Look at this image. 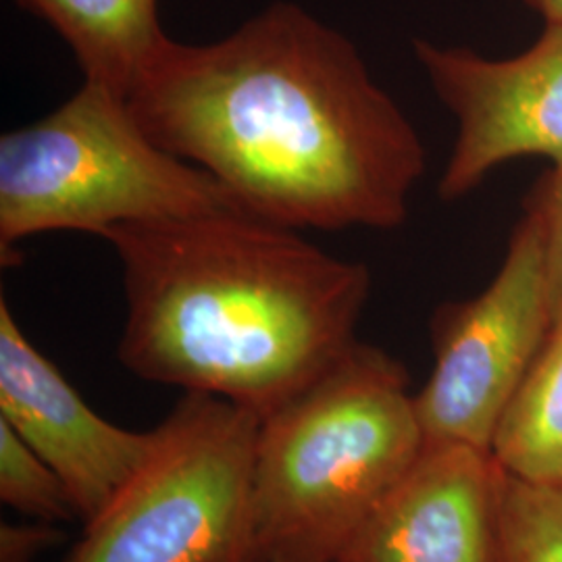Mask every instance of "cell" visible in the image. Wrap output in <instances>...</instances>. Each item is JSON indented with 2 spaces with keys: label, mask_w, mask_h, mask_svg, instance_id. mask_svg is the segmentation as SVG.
Returning a JSON list of instances; mask_svg holds the SVG:
<instances>
[{
  "label": "cell",
  "mask_w": 562,
  "mask_h": 562,
  "mask_svg": "<svg viewBox=\"0 0 562 562\" xmlns=\"http://www.w3.org/2000/svg\"><path fill=\"white\" fill-rule=\"evenodd\" d=\"M492 457L517 477L562 485V322L504 415Z\"/></svg>",
  "instance_id": "8fae6325"
},
{
  "label": "cell",
  "mask_w": 562,
  "mask_h": 562,
  "mask_svg": "<svg viewBox=\"0 0 562 562\" xmlns=\"http://www.w3.org/2000/svg\"><path fill=\"white\" fill-rule=\"evenodd\" d=\"M241 209L201 167L165 150L127 99L83 81L46 117L0 138V259L48 232L111 227Z\"/></svg>",
  "instance_id": "277c9868"
},
{
  "label": "cell",
  "mask_w": 562,
  "mask_h": 562,
  "mask_svg": "<svg viewBox=\"0 0 562 562\" xmlns=\"http://www.w3.org/2000/svg\"><path fill=\"white\" fill-rule=\"evenodd\" d=\"M71 48L83 81L125 99L171 41L159 0H18Z\"/></svg>",
  "instance_id": "30bf717a"
},
{
  "label": "cell",
  "mask_w": 562,
  "mask_h": 562,
  "mask_svg": "<svg viewBox=\"0 0 562 562\" xmlns=\"http://www.w3.org/2000/svg\"><path fill=\"white\" fill-rule=\"evenodd\" d=\"M0 422L65 483L78 519H94L155 446L148 431L102 419L23 334L0 296Z\"/></svg>",
  "instance_id": "ba28073f"
},
{
  "label": "cell",
  "mask_w": 562,
  "mask_h": 562,
  "mask_svg": "<svg viewBox=\"0 0 562 562\" xmlns=\"http://www.w3.org/2000/svg\"><path fill=\"white\" fill-rule=\"evenodd\" d=\"M501 482L492 452L425 443L336 562H498Z\"/></svg>",
  "instance_id": "9c48e42d"
},
{
  "label": "cell",
  "mask_w": 562,
  "mask_h": 562,
  "mask_svg": "<svg viewBox=\"0 0 562 562\" xmlns=\"http://www.w3.org/2000/svg\"><path fill=\"white\" fill-rule=\"evenodd\" d=\"M425 448L401 361L355 341L262 415L241 562H336Z\"/></svg>",
  "instance_id": "3957f363"
},
{
  "label": "cell",
  "mask_w": 562,
  "mask_h": 562,
  "mask_svg": "<svg viewBox=\"0 0 562 562\" xmlns=\"http://www.w3.org/2000/svg\"><path fill=\"white\" fill-rule=\"evenodd\" d=\"M436 97L457 121L438 192L459 201L501 165L540 157L562 169V25L548 23L517 57L487 59L469 48L413 42Z\"/></svg>",
  "instance_id": "52a82bcc"
},
{
  "label": "cell",
  "mask_w": 562,
  "mask_h": 562,
  "mask_svg": "<svg viewBox=\"0 0 562 562\" xmlns=\"http://www.w3.org/2000/svg\"><path fill=\"white\" fill-rule=\"evenodd\" d=\"M552 327L546 211L536 188L494 280L471 301L443 304L431 322L434 369L415 394L425 443L492 452Z\"/></svg>",
  "instance_id": "8992f818"
},
{
  "label": "cell",
  "mask_w": 562,
  "mask_h": 562,
  "mask_svg": "<svg viewBox=\"0 0 562 562\" xmlns=\"http://www.w3.org/2000/svg\"><path fill=\"white\" fill-rule=\"evenodd\" d=\"M498 562H562V485L503 469Z\"/></svg>",
  "instance_id": "7c38bea8"
},
{
  "label": "cell",
  "mask_w": 562,
  "mask_h": 562,
  "mask_svg": "<svg viewBox=\"0 0 562 562\" xmlns=\"http://www.w3.org/2000/svg\"><path fill=\"white\" fill-rule=\"evenodd\" d=\"M102 238L123 278L120 362L144 382L262 417L357 341L371 273L301 229L223 209L117 225Z\"/></svg>",
  "instance_id": "7a4b0ae2"
},
{
  "label": "cell",
  "mask_w": 562,
  "mask_h": 562,
  "mask_svg": "<svg viewBox=\"0 0 562 562\" xmlns=\"http://www.w3.org/2000/svg\"><path fill=\"white\" fill-rule=\"evenodd\" d=\"M546 211V250H548V278L554 325L562 322V169L538 186Z\"/></svg>",
  "instance_id": "5bb4252c"
},
{
  "label": "cell",
  "mask_w": 562,
  "mask_h": 562,
  "mask_svg": "<svg viewBox=\"0 0 562 562\" xmlns=\"http://www.w3.org/2000/svg\"><path fill=\"white\" fill-rule=\"evenodd\" d=\"M259 423L236 402L183 392L63 562H241Z\"/></svg>",
  "instance_id": "5b68a950"
},
{
  "label": "cell",
  "mask_w": 562,
  "mask_h": 562,
  "mask_svg": "<svg viewBox=\"0 0 562 562\" xmlns=\"http://www.w3.org/2000/svg\"><path fill=\"white\" fill-rule=\"evenodd\" d=\"M531 9H536L542 15L546 23H561L562 25V0H527Z\"/></svg>",
  "instance_id": "9a60e30c"
},
{
  "label": "cell",
  "mask_w": 562,
  "mask_h": 562,
  "mask_svg": "<svg viewBox=\"0 0 562 562\" xmlns=\"http://www.w3.org/2000/svg\"><path fill=\"white\" fill-rule=\"evenodd\" d=\"M0 501L38 522L78 519L71 496L55 469L0 422Z\"/></svg>",
  "instance_id": "4fadbf2b"
},
{
  "label": "cell",
  "mask_w": 562,
  "mask_h": 562,
  "mask_svg": "<svg viewBox=\"0 0 562 562\" xmlns=\"http://www.w3.org/2000/svg\"><path fill=\"white\" fill-rule=\"evenodd\" d=\"M127 102L244 211L294 229L401 227L425 173L422 136L359 48L294 2L222 41L167 42Z\"/></svg>",
  "instance_id": "6da1fadb"
}]
</instances>
